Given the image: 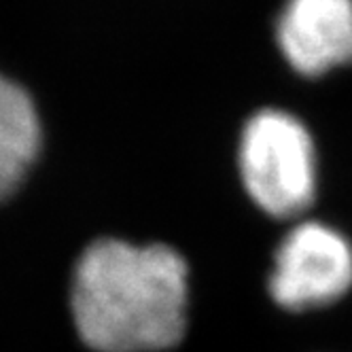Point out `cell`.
Wrapping results in <instances>:
<instances>
[{
    "label": "cell",
    "instance_id": "1",
    "mask_svg": "<svg viewBox=\"0 0 352 352\" xmlns=\"http://www.w3.org/2000/svg\"><path fill=\"white\" fill-rule=\"evenodd\" d=\"M187 263L164 244H89L74 267L70 306L96 352H160L187 329Z\"/></svg>",
    "mask_w": 352,
    "mask_h": 352
},
{
    "label": "cell",
    "instance_id": "2",
    "mask_svg": "<svg viewBox=\"0 0 352 352\" xmlns=\"http://www.w3.org/2000/svg\"><path fill=\"white\" fill-rule=\"evenodd\" d=\"M240 172L248 195L267 214L304 212L316 187L314 144L306 128L283 111H263L248 121L240 142Z\"/></svg>",
    "mask_w": 352,
    "mask_h": 352
},
{
    "label": "cell",
    "instance_id": "3",
    "mask_svg": "<svg viewBox=\"0 0 352 352\" xmlns=\"http://www.w3.org/2000/svg\"><path fill=\"white\" fill-rule=\"evenodd\" d=\"M352 285V246L322 223H301L276 250L270 293L287 310L320 308Z\"/></svg>",
    "mask_w": 352,
    "mask_h": 352
},
{
    "label": "cell",
    "instance_id": "4",
    "mask_svg": "<svg viewBox=\"0 0 352 352\" xmlns=\"http://www.w3.org/2000/svg\"><path fill=\"white\" fill-rule=\"evenodd\" d=\"M278 43L289 64L304 74L352 62V0H289Z\"/></svg>",
    "mask_w": 352,
    "mask_h": 352
},
{
    "label": "cell",
    "instance_id": "5",
    "mask_svg": "<svg viewBox=\"0 0 352 352\" xmlns=\"http://www.w3.org/2000/svg\"><path fill=\"white\" fill-rule=\"evenodd\" d=\"M41 148V121L26 89L0 74V199L26 179Z\"/></svg>",
    "mask_w": 352,
    "mask_h": 352
}]
</instances>
